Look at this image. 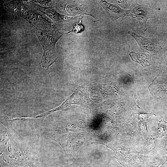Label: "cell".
I'll list each match as a JSON object with an SVG mask.
<instances>
[{
	"label": "cell",
	"mask_w": 167,
	"mask_h": 167,
	"mask_svg": "<svg viewBox=\"0 0 167 167\" xmlns=\"http://www.w3.org/2000/svg\"><path fill=\"white\" fill-rule=\"evenodd\" d=\"M62 34L54 32L51 36L49 34L39 39L43 50V54L41 59L43 67L48 69L54 62L58 56L55 52L54 47L57 40Z\"/></svg>",
	"instance_id": "obj_1"
},
{
	"label": "cell",
	"mask_w": 167,
	"mask_h": 167,
	"mask_svg": "<svg viewBox=\"0 0 167 167\" xmlns=\"http://www.w3.org/2000/svg\"><path fill=\"white\" fill-rule=\"evenodd\" d=\"M130 8L131 12L135 15L141 29L145 32L147 30L146 23L148 19L155 17L153 8L147 1H144L142 5H139L133 1Z\"/></svg>",
	"instance_id": "obj_2"
},
{
	"label": "cell",
	"mask_w": 167,
	"mask_h": 167,
	"mask_svg": "<svg viewBox=\"0 0 167 167\" xmlns=\"http://www.w3.org/2000/svg\"><path fill=\"white\" fill-rule=\"evenodd\" d=\"M99 2L105 10L108 17L112 20H115L122 17H135V15L131 13L130 10L123 9L117 5L110 4L105 1H101Z\"/></svg>",
	"instance_id": "obj_3"
},
{
	"label": "cell",
	"mask_w": 167,
	"mask_h": 167,
	"mask_svg": "<svg viewBox=\"0 0 167 167\" xmlns=\"http://www.w3.org/2000/svg\"><path fill=\"white\" fill-rule=\"evenodd\" d=\"M128 33L135 39L141 49L144 52L155 54L159 50L162 49L161 46L155 44L148 38L135 32L128 31Z\"/></svg>",
	"instance_id": "obj_4"
},
{
	"label": "cell",
	"mask_w": 167,
	"mask_h": 167,
	"mask_svg": "<svg viewBox=\"0 0 167 167\" xmlns=\"http://www.w3.org/2000/svg\"><path fill=\"white\" fill-rule=\"evenodd\" d=\"M129 55L133 61L139 63L143 67L149 66L152 64L151 56L148 54L131 51Z\"/></svg>",
	"instance_id": "obj_5"
},
{
	"label": "cell",
	"mask_w": 167,
	"mask_h": 167,
	"mask_svg": "<svg viewBox=\"0 0 167 167\" xmlns=\"http://www.w3.org/2000/svg\"><path fill=\"white\" fill-rule=\"evenodd\" d=\"M154 115H155L153 113H135L133 112L132 114L137 119L139 123H143L146 125L149 117Z\"/></svg>",
	"instance_id": "obj_6"
},
{
	"label": "cell",
	"mask_w": 167,
	"mask_h": 167,
	"mask_svg": "<svg viewBox=\"0 0 167 167\" xmlns=\"http://www.w3.org/2000/svg\"><path fill=\"white\" fill-rule=\"evenodd\" d=\"M157 132L160 138L164 136L167 132V122L163 119L159 121L157 129Z\"/></svg>",
	"instance_id": "obj_7"
},
{
	"label": "cell",
	"mask_w": 167,
	"mask_h": 167,
	"mask_svg": "<svg viewBox=\"0 0 167 167\" xmlns=\"http://www.w3.org/2000/svg\"><path fill=\"white\" fill-rule=\"evenodd\" d=\"M133 1H116L115 2L120 4L123 8H129Z\"/></svg>",
	"instance_id": "obj_8"
},
{
	"label": "cell",
	"mask_w": 167,
	"mask_h": 167,
	"mask_svg": "<svg viewBox=\"0 0 167 167\" xmlns=\"http://www.w3.org/2000/svg\"><path fill=\"white\" fill-rule=\"evenodd\" d=\"M164 140L165 142V148L167 151V135L164 138Z\"/></svg>",
	"instance_id": "obj_9"
}]
</instances>
